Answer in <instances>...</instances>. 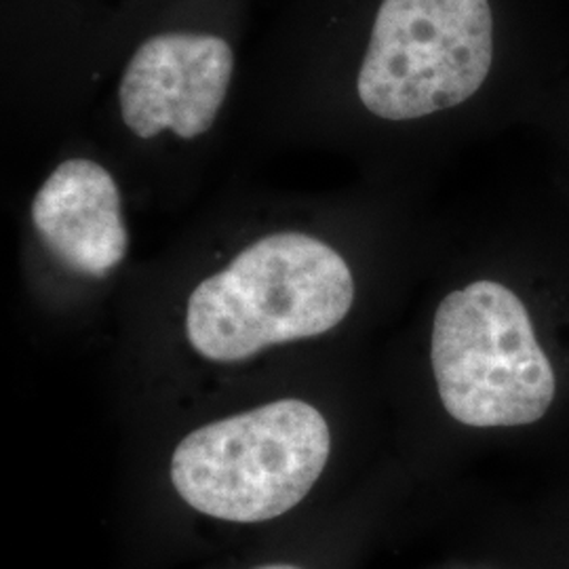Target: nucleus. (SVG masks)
<instances>
[{
  "label": "nucleus",
  "mask_w": 569,
  "mask_h": 569,
  "mask_svg": "<svg viewBox=\"0 0 569 569\" xmlns=\"http://www.w3.org/2000/svg\"><path fill=\"white\" fill-rule=\"evenodd\" d=\"M355 302L345 258L302 232L270 234L243 249L188 298L186 333L209 361L239 363L274 345L340 326Z\"/></svg>",
  "instance_id": "1"
},
{
  "label": "nucleus",
  "mask_w": 569,
  "mask_h": 569,
  "mask_svg": "<svg viewBox=\"0 0 569 569\" xmlns=\"http://www.w3.org/2000/svg\"><path fill=\"white\" fill-rule=\"evenodd\" d=\"M331 432L323 413L283 399L183 437L171 481L183 502L230 523H260L296 509L323 475Z\"/></svg>",
  "instance_id": "2"
},
{
  "label": "nucleus",
  "mask_w": 569,
  "mask_h": 569,
  "mask_svg": "<svg viewBox=\"0 0 569 569\" xmlns=\"http://www.w3.org/2000/svg\"><path fill=\"white\" fill-rule=\"evenodd\" d=\"M430 363L441 403L460 425L526 427L555 401V371L528 306L507 284L477 281L443 298Z\"/></svg>",
  "instance_id": "3"
},
{
  "label": "nucleus",
  "mask_w": 569,
  "mask_h": 569,
  "mask_svg": "<svg viewBox=\"0 0 569 569\" xmlns=\"http://www.w3.org/2000/svg\"><path fill=\"white\" fill-rule=\"evenodd\" d=\"M493 63L489 0H382L357 91L385 121H413L470 100Z\"/></svg>",
  "instance_id": "4"
},
{
  "label": "nucleus",
  "mask_w": 569,
  "mask_h": 569,
  "mask_svg": "<svg viewBox=\"0 0 569 569\" xmlns=\"http://www.w3.org/2000/svg\"><path fill=\"white\" fill-rule=\"evenodd\" d=\"M234 56L213 34L169 32L140 44L119 87L122 122L143 140L171 131L180 140L207 133L224 106Z\"/></svg>",
  "instance_id": "5"
},
{
  "label": "nucleus",
  "mask_w": 569,
  "mask_h": 569,
  "mask_svg": "<svg viewBox=\"0 0 569 569\" xmlns=\"http://www.w3.org/2000/svg\"><path fill=\"white\" fill-rule=\"evenodd\" d=\"M30 213L42 244L74 272L106 277L127 253L119 186L96 161L61 163L39 188Z\"/></svg>",
  "instance_id": "6"
},
{
  "label": "nucleus",
  "mask_w": 569,
  "mask_h": 569,
  "mask_svg": "<svg viewBox=\"0 0 569 569\" xmlns=\"http://www.w3.org/2000/svg\"><path fill=\"white\" fill-rule=\"evenodd\" d=\"M258 569H300L296 568V566H287V563H272V566H262V568Z\"/></svg>",
  "instance_id": "7"
}]
</instances>
